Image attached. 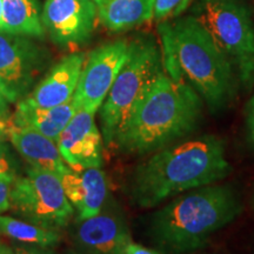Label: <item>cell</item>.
<instances>
[{
  "label": "cell",
  "instance_id": "cell-6",
  "mask_svg": "<svg viewBox=\"0 0 254 254\" xmlns=\"http://www.w3.org/2000/svg\"><path fill=\"white\" fill-rule=\"evenodd\" d=\"M236 69L240 88L254 87V18L246 0H194L190 8Z\"/></svg>",
  "mask_w": 254,
  "mask_h": 254
},
{
  "label": "cell",
  "instance_id": "cell-13",
  "mask_svg": "<svg viewBox=\"0 0 254 254\" xmlns=\"http://www.w3.org/2000/svg\"><path fill=\"white\" fill-rule=\"evenodd\" d=\"M86 58L84 52H73L65 56L52 65L33 91L21 101L30 106L49 109L72 99Z\"/></svg>",
  "mask_w": 254,
  "mask_h": 254
},
{
  "label": "cell",
  "instance_id": "cell-19",
  "mask_svg": "<svg viewBox=\"0 0 254 254\" xmlns=\"http://www.w3.org/2000/svg\"><path fill=\"white\" fill-rule=\"evenodd\" d=\"M0 234L18 243L44 247L56 246L62 240L59 231L47 230L26 220L2 214L0 215Z\"/></svg>",
  "mask_w": 254,
  "mask_h": 254
},
{
  "label": "cell",
  "instance_id": "cell-3",
  "mask_svg": "<svg viewBox=\"0 0 254 254\" xmlns=\"http://www.w3.org/2000/svg\"><path fill=\"white\" fill-rule=\"evenodd\" d=\"M239 190L215 183L174 196L147 219V236L161 254H192L243 212Z\"/></svg>",
  "mask_w": 254,
  "mask_h": 254
},
{
  "label": "cell",
  "instance_id": "cell-1",
  "mask_svg": "<svg viewBox=\"0 0 254 254\" xmlns=\"http://www.w3.org/2000/svg\"><path fill=\"white\" fill-rule=\"evenodd\" d=\"M232 171L220 136L190 135L146 155L127 178L125 192L136 207L154 208L190 190L220 183Z\"/></svg>",
  "mask_w": 254,
  "mask_h": 254
},
{
  "label": "cell",
  "instance_id": "cell-4",
  "mask_svg": "<svg viewBox=\"0 0 254 254\" xmlns=\"http://www.w3.org/2000/svg\"><path fill=\"white\" fill-rule=\"evenodd\" d=\"M180 72L212 114L226 111L237 99L240 82L231 60L194 15L171 20Z\"/></svg>",
  "mask_w": 254,
  "mask_h": 254
},
{
  "label": "cell",
  "instance_id": "cell-25",
  "mask_svg": "<svg viewBox=\"0 0 254 254\" xmlns=\"http://www.w3.org/2000/svg\"><path fill=\"white\" fill-rule=\"evenodd\" d=\"M124 254H161V253L157 250L148 249V247L139 245V244H135L133 243V241H131V243L126 246L125 251H124Z\"/></svg>",
  "mask_w": 254,
  "mask_h": 254
},
{
  "label": "cell",
  "instance_id": "cell-16",
  "mask_svg": "<svg viewBox=\"0 0 254 254\" xmlns=\"http://www.w3.org/2000/svg\"><path fill=\"white\" fill-rule=\"evenodd\" d=\"M77 111L73 98L65 104L49 109L30 106L19 101L8 120V125L28 127L57 141Z\"/></svg>",
  "mask_w": 254,
  "mask_h": 254
},
{
  "label": "cell",
  "instance_id": "cell-2",
  "mask_svg": "<svg viewBox=\"0 0 254 254\" xmlns=\"http://www.w3.org/2000/svg\"><path fill=\"white\" fill-rule=\"evenodd\" d=\"M204 107L194 88L185 80H172L164 71L133 107L112 146L125 155H150L193 135Z\"/></svg>",
  "mask_w": 254,
  "mask_h": 254
},
{
  "label": "cell",
  "instance_id": "cell-9",
  "mask_svg": "<svg viewBox=\"0 0 254 254\" xmlns=\"http://www.w3.org/2000/svg\"><path fill=\"white\" fill-rule=\"evenodd\" d=\"M128 43L127 39L110 41L87 56L73 95L78 111L92 114L99 111L127 58Z\"/></svg>",
  "mask_w": 254,
  "mask_h": 254
},
{
  "label": "cell",
  "instance_id": "cell-23",
  "mask_svg": "<svg viewBox=\"0 0 254 254\" xmlns=\"http://www.w3.org/2000/svg\"><path fill=\"white\" fill-rule=\"evenodd\" d=\"M13 182L0 179V215L11 207V190Z\"/></svg>",
  "mask_w": 254,
  "mask_h": 254
},
{
  "label": "cell",
  "instance_id": "cell-17",
  "mask_svg": "<svg viewBox=\"0 0 254 254\" xmlns=\"http://www.w3.org/2000/svg\"><path fill=\"white\" fill-rule=\"evenodd\" d=\"M154 18V0H109L98 6L97 19L112 33H123Z\"/></svg>",
  "mask_w": 254,
  "mask_h": 254
},
{
  "label": "cell",
  "instance_id": "cell-22",
  "mask_svg": "<svg viewBox=\"0 0 254 254\" xmlns=\"http://www.w3.org/2000/svg\"><path fill=\"white\" fill-rule=\"evenodd\" d=\"M245 127L247 139L251 146L254 148V92L247 101L245 109Z\"/></svg>",
  "mask_w": 254,
  "mask_h": 254
},
{
  "label": "cell",
  "instance_id": "cell-28",
  "mask_svg": "<svg viewBox=\"0 0 254 254\" xmlns=\"http://www.w3.org/2000/svg\"><path fill=\"white\" fill-rule=\"evenodd\" d=\"M2 28V0H0V31Z\"/></svg>",
  "mask_w": 254,
  "mask_h": 254
},
{
  "label": "cell",
  "instance_id": "cell-11",
  "mask_svg": "<svg viewBox=\"0 0 254 254\" xmlns=\"http://www.w3.org/2000/svg\"><path fill=\"white\" fill-rule=\"evenodd\" d=\"M97 13L94 0H45L41 23L57 46H80L88 43L93 34Z\"/></svg>",
  "mask_w": 254,
  "mask_h": 254
},
{
  "label": "cell",
  "instance_id": "cell-21",
  "mask_svg": "<svg viewBox=\"0 0 254 254\" xmlns=\"http://www.w3.org/2000/svg\"><path fill=\"white\" fill-rule=\"evenodd\" d=\"M194 0H154V19L171 20L180 17Z\"/></svg>",
  "mask_w": 254,
  "mask_h": 254
},
{
  "label": "cell",
  "instance_id": "cell-18",
  "mask_svg": "<svg viewBox=\"0 0 254 254\" xmlns=\"http://www.w3.org/2000/svg\"><path fill=\"white\" fill-rule=\"evenodd\" d=\"M1 31L44 39L39 0H2Z\"/></svg>",
  "mask_w": 254,
  "mask_h": 254
},
{
  "label": "cell",
  "instance_id": "cell-30",
  "mask_svg": "<svg viewBox=\"0 0 254 254\" xmlns=\"http://www.w3.org/2000/svg\"><path fill=\"white\" fill-rule=\"evenodd\" d=\"M94 1H95V4H97V6H99L101 4H104V2L109 1V0H94Z\"/></svg>",
  "mask_w": 254,
  "mask_h": 254
},
{
  "label": "cell",
  "instance_id": "cell-20",
  "mask_svg": "<svg viewBox=\"0 0 254 254\" xmlns=\"http://www.w3.org/2000/svg\"><path fill=\"white\" fill-rule=\"evenodd\" d=\"M8 140V124H0V179L14 182L20 176V166Z\"/></svg>",
  "mask_w": 254,
  "mask_h": 254
},
{
  "label": "cell",
  "instance_id": "cell-15",
  "mask_svg": "<svg viewBox=\"0 0 254 254\" xmlns=\"http://www.w3.org/2000/svg\"><path fill=\"white\" fill-rule=\"evenodd\" d=\"M8 138L28 166L50 171L60 178L69 168L60 154L57 141L38 131L28 127L8 125Z\"/></svg>",
  "mask_w": 254,
  "mask_h": 254
},
{
  "label": "cell",
  "instance_id": "cell-31",
  "mask_svg": "<svg viewBox=\"0 0 254 254\" xmlns=\"http://www.w3.org/2000/svg\"><path fill=\"white\" fill-rule=\"evenodd\" d=\"M67 254H80V253H78V252H69Z\"/></svg>",
  "mask_w": 254,
  "mask_h": 254
},
{
  "label": "cell",
  "instance_id": "cell-8",
  "mask_svg": "<svg viewBox=\"0 0 254 254\" xmlns=\"http://www.w3.org/2000/svg\"><path fill=\"white\" fill-rule=\"evenodd\" d=\"M43 39L0 31V90L17 105L52 67V53Z\"/></svg>",
  "mask_w": 254,
  "mask_h": 254
},
{
  "label": "cell",
  "instance_id": "cell-5",
  "mask_svg": "<svg viewBox=\"0 0 254 254\" xmlns=\"http://www.w3.org/2000/svg\"><path fill=\"white\" fill-rule=\"evenodd\" d=\"M163 72L161 49L153 36L141 33L129 40L127 58L99 109L100 132L105 145H113L133 107Z\"/></svg>",
  "mask_w": 254,
  "mask_h": 254
},
{
  "label": "cell",
  "instance_id": "cell-10",
  "mask_svg": "<svg viewBox=\"0 0 254 254\" xmlns=\"http://www.w3.org/2000/svg\"><path fill=\"white\" fill-rule=\"evenodd\" d=\"M69 236L80 254H124L132 241L125 215L110 196L97 215L73 222Z\"/></svg>",
  "mask_w": 254,
  "mask_h": 254
},
{
  "label": "cell",
  "instance_id": "cell-12",
  "mask_svg": "<svg viewBox=\"0 0 254 254\" xmlns=\"http://www.w3.org/2000/svg\"><path fill=\"white\" fill-rule=\"evenodd\" d=\"M94 116L77 111L57 140L64 161L75 172L103 165L104 140Z\"/></svg>",
  "mask_w": 254,
  "mask_h": 254
},
{
  "label": "cell",
  "instance_id": "cell-24",
  "mask_svg": "<svg viewBox=\"0 0 254 254\" xmlns=\"http://www.w3.org/2000/svg\"><path fill=\"white\" fill-rule=\"evenodd\" d=\"M12 254H55L50 247L28 245V244L19 243L12 247Z\"/></svg>",
  "mask_w": 254,
  "mask_h": 254
},
{
  "label": "cell",
  "instance_id": "cell-14",
  "mask_svg": "<svg viewBox=\"0 0 254 254\" xmlns=\"http://www.w3.org/2000/svg\"><path fill=\"white\" fill-rule=\"evenodd\" d=\"M65 194L77 211V219L94 217L109 199V183L101 167H92L75 172L68 168L63 174Z\"/></svg>",
  "mask_w": 254,
  "mask_h": 254
},
{
  "label": "cell",
  "instance_id": "cell-29",
  "mask_svg": "<svg viewBox=\"0 0 254 254\" xmlns=\"http://www.w3.org/2000/svg\"><path fill=\"white\" fill-rule=\"evenodd\" d=\"M250 204H251V208H252V211L254 212V190H253V193H252V196H251Z\"/></svg>",
  "mask_w": 254,
  "mask_h": 254
},
{
  "label": "cell",
  "instance_id": "cell-26",
  "mask_svg": "<svg viewBox=\"0 0 254 254\" xmlns=\"http://www.w3.org/2000/svg\"><path fill=\"white\" fill-rule=\"evenodd\" d=\"M9 118H11V114H9V103L6 100L1 90H0V124H8Z\"/></svg>",
  "mask_w": 254,
  "mask_h": 254
},
{
  "label": "cell",
  "instance_id": "cell-27",
  "mask_svg": "<svg viewBox=\"0 0 254 254\" xmlns=\"http://www.w3.org/2000/svg\"><path fill=\"white\" fill-rule=\"evenodd\" d=\"M0 254H12V247H8L5 243L0 241Z\"/></svg>",
  "mask_w": 254,
  "mask_h": 254
},
{
  "label": "cell",
  "instance_id": "cell-7",
  "mask_svg": "<svg viewBox=\"0 0 254 254\" xmlns=\"http://www.w3.org/2000/svg\"><path fill=\"white\" fill-rule=\"evenodd\" d=\"M12 213L47 230L67 227L74 217V208L56 173L27 166L12 184Z\"/></svg>",
  "mask_w": 254,
  "mask_h": 254
}]
</instances>
